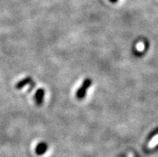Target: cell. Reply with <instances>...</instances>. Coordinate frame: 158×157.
<instances>
[{
  "label": "cell",
  "mask_w": 158,
  "mask_h": 157,
  "mask_svg": "<svg viewBox=\"0 0 158 157\" xmlns=\"http://www.w3.org/2000/svg\"><path fill=\"white\" fill-rule=\"evenodd\" d=\"M92 85V80L90 79H86L83 82L82 85L78 89L77 92H76V97L78 98L79 100H82L84 96H86L87 90L90 88V86Z\"/></svg>",
  "instance_id": "6da1fadb"
},
{
  "label": "cell",
  "mask_w": 158,
  "mask_h": 157,
  "mask_svg": "<svg viewBox=\"0 0 158 157\" xmlns=\"http://www.w3.org/2000/svg\"><path fill=\"white\" fill-rule=\"evenodd\" d=\"M44 93H45V92H44V90L42 89V88L37 90V92H36L35 95V100L37 105L40 106L42 104L44 97Z\"/></svg>",
  "instance_id": "7a4b0ae2"
},
{
  "label": "cell",
  "mask_w": 158,
  "mask_h": 157,
  "mask_svg": "<svg viewBox=\"0 0 158 157\" xmlns=\"http://www.w3.org/2000/svg\"><path fill=\"white\" fill-rule=\"evenodd\" d=\"M33 83H34V82H33V80H32L30 77L25 78V79H23V80L19 82L18 84H17V85H16V88L20 89V88H23L24 86H27L29 84H33Z\"/></svg>",
  "instance_id": "3957f363"
},
{
  "label": "cell",
  "mask_w": 158,
  "mask_h": 157,
  "mask_svg": "<svg viewBox=\"0 0 158 157\" xmlns=\"http://www.w3.org/2000/svg\"><path fill=\"white\" fill-rule=\"evenodd\" d=\"M47 148H48V145L46 143H41L36 147V152L38 154H43L47 151Z\"/></svg>",
  "instance_id": "277c9868"
},
{
  "label": "cell",
  "mask_w": 158,
  "mask_h": 157,
  "mask_svg": "<svg viewBox=\"0 0 158 157\" xmlns=\"http://www.w3.org/2000/svg\"><path fill=\"white\" fill-rule=\"evenodd\" d=\"M110 1H111V2H113V3H115V2H117L118 0H110Z\"/></svg>",
  "instance_id": "5b68a950"
}]
</instances>
